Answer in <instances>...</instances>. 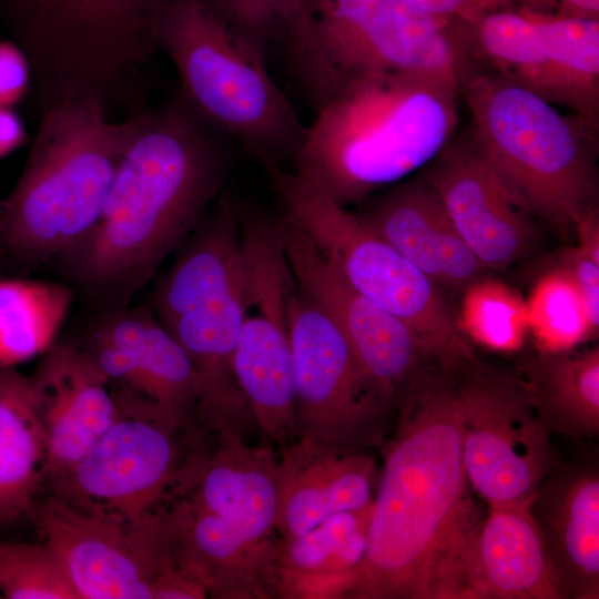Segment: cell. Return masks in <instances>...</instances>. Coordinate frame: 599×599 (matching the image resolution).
Segmentation results:
<instances>
[{"label": "cell", "instance_id": "10", "mask_svg": "<svg viewBox=\"0 0 599 599\" xmlns=\"http://www.w3.org/2000/svg\"><path fill=\"white\" fill-rule=\"evenodd\" d=\"M115 398L113 423L53 479L67 504L132 525L153 514L181 478L191 458L182 464L180 435L190 425L131 392Z\"/></svg>", "mask_w": 599, "mask_h": 599}, {"label": "cell", "instance_id": "24", "mask_svg": "<svg viewBox=\"0 0 599 599\" xmlns=\"http://www.w3.org/2000/svg\"><path fill=\"white\" fill-rule=\"evenodd\" d=\"M47 464V435L30 379L0 366V522L31 512Z\"/></svg>", "mask_w": 599, "mask_h": 599}, {"label": "cell", "instance_id": "5", "mask_svg": "<svg viewBox=\"0 0 599 599\" xmlns=\"http://www.w3.org/2000/svg\"><path fill=\"white\" fill-rule=\"evenodd\" d=\"M470 136L536 219L575 227L598 210V123L562 112L535 92L466 63L458 79Z\"/></svg>", "mask_w": 599, "mask_h": 599}, {"label": "cell", "instance_id": "32", "mask_svg": "<svg viewBox=\"0 0 599 599\" xmlns=\"http://www.w3.org/2000/svg\"><path fill=\"white\" fill-rule=\"evenodd\" d=\"M292 0H237L235 27L257 43H267Z\"/></svg>", "mask_w": 599, "mask_h": 599}, {"label": "cell", "instance_id": "1", "mask_svg": "<svg viewBox=\"0 0 599 599\" xmlns=\"http://www.w3.org/2000/svg\"><path fill=\"white\" fill-rule=\"evenodd\" d=\"M354 599H459L461 560L481 519L470 497L455 373L433 368L398 402L383 445Z\"/></svg>", "mask_w": 599, "mask_h": 599}, {"label": "cell", "instance_id": "7", "mask_svg": "<svg viewBox=\"0 0 599 599\" xmlns=\"http://www.w3.org/2000/svg\"><path fill=\"white\" fill-rule=\"evenodd\" d=\"M278 41L316 109L348 81L408 73L458 87L465 57L454 18L404 0H298Z\"/></svg>", "mask_w": 599, "mask_h": 599}, {"label": "cell", "instance_id": "19", "mask_svg": "<svg viewBox=\"0 0 599 599\" xmlns=\"http://www.w3.org/2000/svg\"><path fill=\"white\" fill-rule=\"evenodd\" d=\"M356 216L441 290L465 291L486 270L456 231L426 174L379 195Z\"/></svg>", "mask_w": 599, "mask_h": 599}, {"label": "cell", "instance_id": "22", "mask_svg": "<svg viewBox=\"0 0 599 599\" xmlns=\"http://www.w3.org/2000/svg\"><path fill=\"white\" fill-rule=\"evenodd\" d=\"M372 505L332 516L275 544V598H349L366 557Z\"/></svg>", "mask_w": 599, "mask_h": 599}, {"label": "cell", "instance_id": "26", "mask_svg": "<svg viewBox=\"0 0 599 599\" xmlns=\"http://www.w3.org/2000/svg\"><path fill=\"white\" fill-rule=\"evenodd\" d=\"M547 55L544 99L599 121V18L541 10Z\"/></svg>", "mask_w": 599, "mask_h": 599}, {"label": "cell", "instance_id": "31", "mask_svg": "<svg viewBox=\"0 0 599 599\" xmlns=\"http://www.w3.org/2000/svg\"><path fill=\"white\" fill-rule=\"evenodd\" d=\"M429 13L454 19L474 20L488 12L530 8L554 10L546 0H404Z\"/></svg>", "mask_w": 599, "mask_h": 599}, {"label": "cell", "instance_id": "30", "mask_svg": "<svg viewBox=\"0 0 599 599\" xmlns=\"http://www.w3.org/2000/svg\"><path fill=\"white\" fill-rule=\"evenodd\" d=\"M0 595L8 599H78L59 560L41 541L0 542Z\"/></svg>", "mask_w": 599, "mask_h": 599}, {"label": "cell", "instance_id": "11", "mask_svg": "<svg viewBox=\"0 0 599 599\" xmlns=\"http://www.w3.org/2000/svg\"><path fill=\"white\" fill-rule=\"evenodd\" d=\"M454 372L469 486L487 506L532 500L558 459L522 380L477 357Z\"/></svg>", "mask_w": 599, "mask_h": 599}, {"label": "cell", "instance_id": "25", "mask_svg": "<svg viewBox=\"0 0 599 599\" xmlns=\"http://www.w3.org/2000/svg\"><path fill=\"white\" fill-rule=\"evenodd\" d=\"M520 379L551 434L598 437V347L579 353L539 352L524 363Z\"/></svg>", "mask_w": 599, "mask_h": 599}, {"label": "cell", "instance_id": "16", "mask_svg": "<svg viewBox=\"0 0 599 599\" xmlns=\"http://www.w3.org/2000/svg\"><path fill=\"white\" fill-rule=\"evenodd\" d=\"M161 520L176 564L209 596L225 599L275 598V542L247 538L190 497L174 493L160 506Z\"/></svg>", "mask_w": 599, "mask_h": 599}, {"label": "cell", "instance_id": "3", "mask_svg": "<svg viewBox=\"0 0 599 599\" xmlns=\"http://www.w3.org/2000/svg\"><path fill=\"white\" fill-rule=\"evenodd\" d=\"M458 87L429 77L355 78L316 109L292 172L347 207L429 164L454 138Z\"/></svg>", "mask_w": 599, "mask_h": 599}, {"label": "cell", "instance_id": "35", "mask_svg": "<svg viewBox=\"0 0 599 599\" xmlns=\"http://www.w3.org/2000/svg\"><path fill=\"white\" fill-rule=\"evenodd\" d=\"M23 138V130L16 114L0 106V159L17 148Z\"/></svg>", "mask_w": 599, "mask_h": 599}, {"label": "cell", "instance_id": "20", "mask_svg": "<svg viewBox=\"0 0 599 599\" xmlns=\"http://www.w3.org/2000/svg\"><path fill=\"white\" fill-rule=\"evenodd\" d=\"M530 509L564 599H598L597 463L558 461L537 488Z\"/></svg>", "mask_w": 599, "mask_h": 599}, {"label": "cell", "instance_id": "36", "mask_svg": "<svg viewBox=\"0 0 599 599\" xmlns=\"http://www.w3.org/2000/svg\"><path fill=\"white\" fill-rule=\"evenodd\" d=\"M556 12L587 18H599V0H546Z\"/></svg>", "mask_w": 599, "mask_h": 599}, {"label": "cell", "instance_id": "37", "mask_svg": "<svg viewBox=\"0 0 599 599\" xmlns=\"http://www.w3.org/2000/svg\"><path fill=\"white\" fill-rule=\"evenodd\" d=\"M223 17L231 20L236 11L237 0H205Z\"/></svg>", "mask_w": 599, "mask_h": 599}, {"label": "cell", "instance_id": "4", "mask_svg": "<svg viewBox=\"0 0 599 599\" xmlns=\"http://www.w3.org/2000/svg\"><path fill=\"white\" fill-rule=\"evenodd\" d=\"M97 99L40 112L27 161L0 197V254L19 266L63 256L97 224L135 126Z\"/></svg>", "mask_w": 599, "mask_h": 599}, {"label": "cell", "instance_id": "13", "mask_svg": "<svg viewBox=\"0 0 599 599\" xmlns=\"http://www.w3.org/2000/svg\"><path fill=\"white\" fill-rule=\"evenodd\" d=\"M30 515L78 599H154L158 580L177 567L158 511L125 525L57 497Z\"/></svg>", "mask_w": 599, "mask_h": 599}, {"label": "cell", "instance_id": "15", "mask_svg": "<svg viewBox=\"0 0 599 599\" xmlns=\"http://www.w3.org/2000/svg\"><path fill=\"white\" fill-rule=\"evenodd\" d=\"M426 176L456 231L487 268L522 257L536 238L534 216L512 195L470 134L454 138Z\"/></svg>", "mask_w": 599, "mask_h": 599}, {"label": "cell", "instance_id": "9", "mask_svg": "<svg viewBox=\"0 0 599 599\" xmlns=\"http://www.w3.org/2000/svg\"><path fill=\"white\" fill-rule=\"evenodd\" d=\"M297 439L337 450L382 448L397 405L293 276L286 300Z\"/></svg>", "mask_w": 599, "mask_h": 599}, {"label": "cell", "instance_id": "27", "mask_svg": "<svg viewBox=\"0 0 599 599\" xmlns=\"http://www.w3.org/2000/svg\"><path fill=\"white\" fill-rule=\"evenodd\" d=\"M72 292L62 284L0 278V366L44 354L71 308Z\"/></svg>", "mask_w": 599, "mask_h": 599}, {"label": "cell", "instance_id": "34", "mask_svg": "<svg viewBox=\"0 0 599 599\" xmlns=\"http://www.w3.org/2000/svg\"><path fill=\"white\" fill-rule=\"evenodd\" d=\"M29 87L24 58L11 41H0V106L9 108Z\"/></svg>", "mask_w": 599, "mask_h": 599}, {"label": "cell", "instance_id": "8", "mask_svg": "<svg viewBox=\"0 0 599 599\" xmlns=\"http://www.w3.org/2000/svg\"><path fill=\"white\" fill-rule=\"evenodd\" d=\"M266 170L284 214L356 291L406 323L444 369L476 357L440 287L355 213L281 164H268Z\"/></svg>", "mask_w": 599, "mask_h": 599}, {"label": "cell", "instance_id": "28", "mask_svg": "<svg viewBox=\"0 0 599 599\" xmlns=\"http://www.w3.org/2000/svg\"><path fill=\"white\" fill-rule=\"evenodd\" d=\"M460 326L469 338L494 351L509 353L524 344L527 308L509 288L479 278L465 290Z\"/></svg>", "mask_w": 599, "mask_h": 599}, {"label": "cell", "instance_id": "2", "mask_svg": "<svg viewBox=\"0 0 599 599\" xmlns=\"http://www.w3.org/2000/svg\"><path fill=\"white\" fill-rule=\"evenodd\" d=\"M227 136L176 92L135 112L102 213L62 256L94 294L125 300L199 226L232 165Z\"/></svg>", "mask_w": 599, "mask_h": 599}, {"label": "cell", "instance_id": "6", "mask_svg": "<svg viewBox=\"0 0 599 599\" xmlns=\"http://www.w3.org/2000/svg\"><path fill=\"white\" fill-rule=\"evenodd\" d=\"M152 27L179 91L204 120L264 165L292 160L307 125L268 72L262 48L205 0H154Z\"/></svg>", "mask_w": 599, "mask_h": 599}, {"label": "cell", "instance_id": "14", "mask_svg": "<svg viewBox=\"0 0 599 599\" xmlns=\"http://www.w3.org/2000/svg\"><path fill=\"white\" fill-rule=\"evenodd\" d=\"M281 232L296 286L335 323L396 405L424 375L440 366L406 323L356 291L285 214Z\"/></svg>", "mask_w": 599, "mask_h": 599}, {"label": "cell", "instance_id": "29", "mask_svg": "<svg viewBox=\"0 0 599 599\" xmlns=\"http://www.w3.org/2000/svg\"><path fill=\"white\" fill-rule=\"evenodd\" d=\"M539 352H566L592 335L579 291L566 270L545 277L527 308Z\"/></svg>", "mask_w": 599, "mask_h": 599}, {"label": "cell", "instance_id": "18", "mask_svg": "<svg viewBox=\"0 0 599 599\" xmlns=\"http://www.w3.org/2000/svg\"><path fill=\"white\" fill-rule=\"evenodd\" d=\"M531 501L488 506L463 555L459 599H564Z\"/></svg>", "mask_w": 599, "mask_h": 599}, {"label": "cell", "instance_id": "21", "mask_svg": "<svg viewBox=\"0 0 599 599\" xmlns=\"http://www.w3.org/2000/svg\"><path fill=\"white\" fill-rule=\"evenodd\" d=\"M280 453L278 537L303 534L332 516L373 504L379 473L372 451L296 439Z\"/></svg>", "mask_w": 599, "mask_h": 599}, {"label": "cell", "instance_id": "23", "mask_svg": "<svg viewBox=\"0 0 599 599\" xmlns=\"http://www.w3.org/2000/svg\"><path fill=\"white\" fill-rule=\"evenodd\" d=\"M101 336L134 365L130 390L177 420H201L203 385L190 356L146 308L120 309L99 325Z\"/></svg>", "mask_w": 599, "mask_h": 599}, {"label": "cell", "instance_id": "17", "mask_svg": "<svg viewBox=\"0 0 599 599\" xmlns=\"http://www.w3.org/2000/svg\"><path fill=\"white\" fill-rule=\"evenodd\" d=\"M29 377L48 441L47 475L73 466L119 413L109 378L88 351L53 344Z\"/></svg>", "mask_w": 599, "mask_h": 599}, {"label": "cell", "instance_id": "12", "mask_svg": "<svg viewBox=\"0 0 599 599\" xmlns=\"http://www.w3.org/2000/svg\"><path fill=\"white\" fill-rule=\"evenodd\" d=\"M243 264V305L233 370L261 444L281 450L297 439L286 311L292 274L281 241L266 233L245 238Z\"/></svg>", "mask_w": 599, "mask_h": 599}, {"label": "cell", "instance_id": "33", "mask_svg": "<svg viewBox=\"0 0 599 599\" xmlns=\"http://www.w3.org/2000/svg\"><path fill=\"white\" fill-rule=\"evenodd\" d=\"M567 273L576 284L585 305L592 334L599 326V260L579 247L568 250L565 255Z\"/></svg>", "mask_w": 599, "mask_h": 599}]
</instances>
